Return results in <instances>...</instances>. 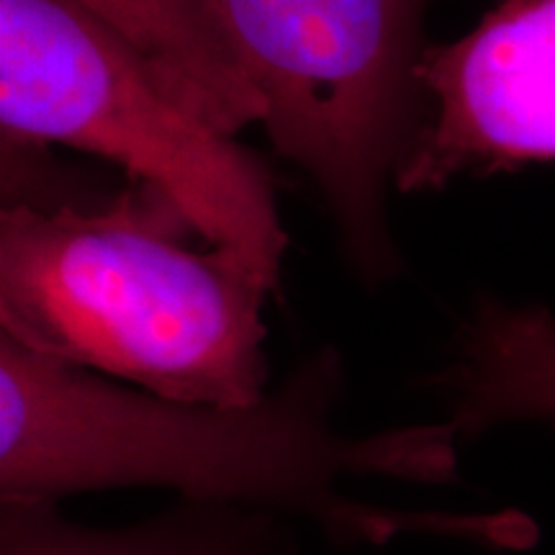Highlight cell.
<instances>
[{
	"mask_svg": "<svg viewBox=\"0 0 555 555\" xmlns=\"http://www.w3.org/2000/svg\"><path fill=\"white\" fill-rule=\"evenodd\" d=\"M343 388L335 347L298 363L255 404L219 406L127 388L0 335V499L60 504L152 486L304 519L339 545L519 535L504 519L391 509L350 494L347 483L371 476L453 481L461 437L448 422L343 435L332 425Z\"/></svg>",
	"mask_w": 555,
	"mask_h": 555,
	"instance_id": "cell-1",
	"label": "cell"
},
{
	"mask_svg": "<svg viewBox=\"0 0 555 555\" xmlns=\"http://www.w3.org/2000/svg\"><path fill=\"white\" fill-rule=\"evenodd\" d=\"M185 232L139 183L101 208L13 201L0 214V335L157 397L255 404L268 393L273 291Z\"/></svg>",
	"mask_w": 555,
	"mask_h": 555,
	"instance_id": "cell-2",
	"label": "cell"
},
{
	"mask_svg": "<svg viewBox=\"0 0 555 555\" xmlns=\"http://www.w3.org/2000/svg\"><path fill=\"white\" fill-rule=\"evenodd\" d=\"M0 124L5 144H65L119 165L281 288L288 232L270 170L75 0H0Z\"/></svg>",
	"mask_w": 555,
	"mask_h": 555,
	"instance_id": "cell-3",
	"label": "cell"
},
{
	"mask_svg": "<svg viewBox=\"0 0 555 555\" xmlns=\"http://www.w3.org/2000/svg\"><path fill=\"white\" fill-rule=\"evenodd\" d=\"M429 0H198L266 103L275 150L327 201L365 281L397 268L386 193L425 121Z\"/></svg>",
	"mask_w": 555,
	"mask_h": 555,
	"instance_id": "cell-4",
	"label": "cell"
},
{
	"mask_svg": "<svg viewBox=\"0 0 555 555\" xmlns=\"http://www.w3.org/2000/svg\"><path fill=\"white\" fill-rule=\"evenodd\" d=\"M420 82L425 121L399 191L555 163V0H499L468 34L427 47Z\"/></svg>",
	"mask_w": 555,
	"mask_h": 555,
	"instance_id": "cell-5",
	"label": "cell"
},
{
	"mask_svg": "<svg viewBox=\"0 0 555 555\" xmlns=\"http://www.w3.org/2000/svg\"><path fill=\"white\" fill-rule=\"evenodd\" d=\"M288 519L268 512L178 499L131 527L73 522L57 502L0 499V555H294Z\"/></svg>",
	"mask_w": 555,
	"mask_h": 555,
	"instance_id": "cell-6",
	"label": "cell"
},
{
	"mask_svg": "<svg viewBox=\"0 0 555 555\" xmlns=\"http://www.w3.org/2000/svg\"><path fill=\"white\" fill-rule=\"evenodd\" d=\"M457 437L509 422L555 425V314L545 307L478 304L437 373Z\"/></svg>",
	"mask_w": 555,
	"mask_h": 555,
	"instance_id": "cell-7",
	"label": "cell"
},
{
	"mask_svg": "<svg viewBox=\"0 0 555 555\" xmlns=\"http://www.w3.org/2000/svg\"><path fill=\"white\" fill-rule=\"evenodd\" d=\"M129 41L152 73L201 119L237 134L266 119V103L242 75L198 0H75Z\"/></svg>",
	"mask_w": 555,
	"mask_h": 555,
	"instance_id": "cell-8",
	"label": "cell"
}]
</instances>
